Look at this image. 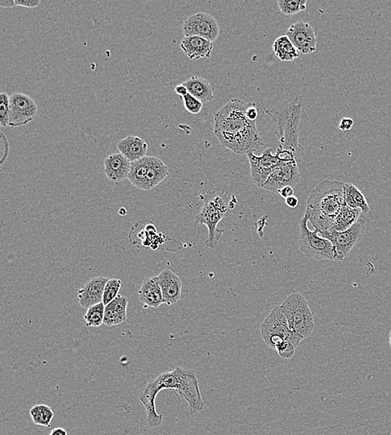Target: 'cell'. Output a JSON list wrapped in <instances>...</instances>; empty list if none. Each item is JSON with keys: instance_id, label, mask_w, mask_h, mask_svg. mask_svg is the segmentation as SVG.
Here are the masks:
<instances>
[{"instance_id": "1", "label": "cell", "mask_w": 391, "mask_h": 435, "mask_svg": "<svg viewBox=\"0 0 391 435\" xmlns=\"http://www.w3.org/2000/svg\"><path fill=\"white\" fill-rule=\"evenodd\" d=\"M251 103L231 99L215 114L214 132L220 143L239 155H247L264 146L256 121L247 117Z\"/></svg>"}, {"instance_id": "2", "label": "cell", "mask_w": 391, "mask_h": 435, "mask_svg": "<svg viewBox=\"0 0 391 435\" xmlns=\"http://www.w3.org/2000/svg\"><path fill=\"white\" fill-rule=\"evenodd\" d=\"M165 389L184 397L189 404L190 416H195L205 408L199 381L192 370L178 367L172 372H162L140 393V400L147 411L148 425L151 428H158L163 422V416L157 412L156 402L159 393Z\"/></svg>"}, {"instance_id": "3", "label": "cell", "mask_w": 391, "mask_h": 435, "mask_svg": "<svg viewBox=\"0 0 391 435\" xmlns=\"http://www.w3.org/2000/svg\"><path fill=\"white\" fill-rule=\"evenodd\" d=\"M264 113L272 118L281 146L293 153L297 164L302 163L305 149L299 143V136L303 124L309 120L302 97L291 98Z\"/></svg>"}, {"instance_id": "4", "label": "cell", "mask_w": 391, "mask_h": 435, "mask_svg": "<svg viewBox=\"0 0 391 435\" xmlns=\"http://www.w3.org/2000/svg\"><path fill=\"white\" fill-rule=\"evenodd\" d=\"M344 185L340 181L324 180L312 190L305 216L319 234L332 230L344 205Z\"/></svg>"}, {"instance_id": "5", "label": "cell", "mask_w": 391, "mask_h": 435, "mask_svg": "<svg viewBox=\"0 0 391 435\" xmlns=\"http://www.w3.org/2000/svg\"><path fill=\"white\" fill-rule=\"evenodd\" d=\"M288 322L290 329L302 340L309 338L315 330L314 315L306 298L294 293L280 306Z\"/></svg>"}, {"instance_id": "6", "label": "cell", "mask_w": 391, "mask_h": 435, "mask_svg": "<svg viewBox=\"0 0 391 435\" xmlns=\"http://www.w3.org/2000/svg\"><path fill=\"white\" fill-rule=\"evenodd\" d=\"M261 337L266 345L276 350L280 344L285 341L292 342L298 347L302 341L290 329L288 322L282 313L281 306L274 308L260 326Z\"/></svg>"}, {"instance_id": "7", "label": "cell", "mask_w": 391, "mask_h": 435, "mask_svg": "<svg viewBox=\"0 0 391 435\" xmlns=\"http://www.w3.org/2000/svg\"><path fill=\"white\" fill-rule=\"evenodd\" d=\"M308 219L303 216L299 222V250L307 258L316 260H337L334 246L330 240L319 236V231H310Z\"/></svg>"}, {"instance_id": "8", "label": "cell", "mask_w": 391, "mask_h": 435, "mask_svg": "<svg viewBox=\"0 0 391 435\" xmlns=\"http://www.w3.org/2000/svg\"><path fill=\"white\" fill-rule=\"evenodd\" d=\"M365 233V223L360 219L355 225L344 232L331 230L319 233L322 237L330 240L334 246L337 260H343L347 257L352 248L360 242Z\"/></svg>"}, {"instance_id": "9", "label": "cell", "mask_w": 391, "mask_h": 435, "mask_svg": "<svg viewBox=\"0 0 391 435\" xmlns=\"http://www.w3.org/2000/svg\"><path fill=\"white\" fill-rule=\"evenodd\" d=\"M38 114V106L27 94L15 93L10 96V127L26 126Z\"/></svg>"}, {"instance_id": "10", "label": "cell", "mask_w": 391, "mask_h": 435, "mask_svg": "<svg viewBox=\"0 0 391 435\" xmlns=\"http://www.w3.org/2000/svg\"><path fill=\"white\" fill-rule=\"evenodd\" d=\"M185 36H199L214 41L219 35V26L213 16L207 13H197L190 16L183 24Z\"/></svg>"}, {"instance_id": "11", "label": "cell", "mask_w": 391, "mask_h": 435, "mask_svg": "<svg viewBox=\"0 0 391 435\" xmlns=\"http://www.w3.org/2000/svg\"><path fill=\"white\" fill-rule=\"evenodd\" d=\"M301 177L297 161L281 164L274 170L262 189L278 193L285 187L294 188L301 181Z\"/></svg>"}, {"instance_id": "12", "label": "cell", "mask_w": 391, "mask_h": 435, "mask_svg": "<svg viewBox=\"0 0 391 435\" xmlns=\"http://www.w3.org/2000/svg\"><path fill=\"white\" fill-rule=\"evenodd\" d=\"M247 157L251 164L253 183L258 188L262 189L274 170L281 164V161L274 155L272 148L265 149L261 156L255 155V152H249Z\"/></svg>"}, {"instance_id": "13", "label": "cell", "mask_w": 391, "mask_h": 435, "mask_svg": "<svg viewBox=\"0 0 391 435\" xmlns=\"http://www.w3.org/2000/svg\"><path fill=\"white\" fill-rule=\"evenodd\" d=\"M286 35L302 55H310L316 51L317 38L314 27L309 23L301 20L293 24L287 31Z\"/></svg>"}, {"instance_id": "14", "label": "cell", "mask_w": 391, "mask_h": 435, "mask_svg": "<svg viewBox=\"0 0 391 435\" xmlns=\"http://www.w3.org/2000/svg\"><path fill=\"white\" fill-rule=\"evenodd\" d=\"M224 216L226 214L220 212L207 202H205L201 212L195 215V223L198 225H205L209 230V237L206 242L207 247L212 248L217 247L224 234V230H218L217 226Z\"/></svg>"}, {"instance_id": "15", "label": "cell", "mask_w": 391, "mask_h": 435, "mask_svg": "<svg viewBox=\"0 0 391 435\" xmlns=\"http://www.w3.org/2000/svg\"><path fill=\"white\" fill-rule=\"evenodd\" d=\"M109 278L97 276L87 281L78 293V301L82 308L90 309L103 302V291Z\"/></svg>"}, {"instance_id": "16", "label": "cell", "mask_w": 391, "mask_h": 435, "mask_svg": "<svg viewBox=\"0 0 391 435\" xmlns=\"http://www.w3.org/2000/svg\"><path fill=\"white\" fill-rule=\"evenodd\" d=\"M165 304L172 306L181 300L182 294V280L176 273L165 270L158 276Z\"/></svg>"}, {"instance_id": "17", "label": "cell", "mask_w": 391, "mask_h": 435, "mask_svg": "<svg viewBox=\"0 0 391 435\" xmlns=\"http://www.w3.org/2000/svg\"><path fill=\"white\" fill-rule=\"evenodd\" d=\"M182 51L190 60L209 59L214 43L199 36L185 37L181 44Z\"/></svg>"}, {"instance_id": "18", "label": "cell", "mask_w": 391, "mask_h": 435, "mask_svg": "<svg viewBox=\"0 0 391 435\" xmlns=\"http://www.w3.org/2000/svg\"><path fill=\"white\" fill-rule=\"evenodd\" d=\"M105 173L110 181L118 182L128 179L131 172V161L122 153H115L105 159Z\"/></svg>"}, {"instance_id": "19", "label": "cell", "mask_w": 391, "mask_h": 435, "mask_svg": "<svg viewBox=\"0 0 391 435\" xmlns=\"http://www.w3.org/2000/svg\"><path fill=\"white\" fill-rule=\"evenodd\" d=\"M139 299L145 308H159L165 303L158 276L144 281L139 291Z\"/></svg>"}, {"instance_id": "20", "label": "cell", "mask_w": 391, "mask_h": 435, "mask_svg": "<svg viewBox=\"0 0 391 435\" xmlns=\"http://www.w3.org/2000/svg\"><path fill=\"white\" fill-rule=\"evenodd\" d=\"M148 147V143L144 139L136 136H128L117 144L119 152L131 163L147 157Z\"/></svg>"}, {"instance_id": "21", "label": "cell", "mask_w": 391, "mask_h": 435, "mask_svg": "<svg viewBox=\"0 0 391 435\" xmlns=\"http://www.w3.org/2000/svg\"><path fill=\"white\" fill-rule=\"evenodd\" d=\"M128 298L119 295L115 299L106 306L103 324L114 326L122 324L127 319Z\"/></svg>"}, {"instance_id": "22", "label": "cell", "mask_w": 391, "mask_h": 435, "mask_svg": "<svg viewBox=\"0 0 391 435\" xmlns=\"http://www.w3.org/2000/svg\"><path fill=\"white\" fill-rule=\"evenodd\" d=\"M193 97L203 103L214 100V89L210 83L202 77L193 76L183 83Z\"/></svg>"}, {"instance_id": "23", "label": "cell", "mask_w": 391, "mask_h": 435, "mask_svg": "<svg viewBox=\"0 0 391 435\" xmlns=\"http://www.w3.org/2000/svg\"><path fill=\"white\" fill-rule=\"evenodd\" d=\"M169 176V169L164 161L156 157H149L147 177V190L149 191L159 185Z\"/></svg>"}, {"instance_id": "24", "label": "cell", "mask_w": 391, "mask_h": 435, "mask_svg": "<svg viewBox=\"0 0 391 435\" xmlns=\"http://www.w3.org/2000/svg\"><path fill=\"white\" fill-rule=\"evenodd\" d=\"M203 198V201L209 203L224 214L235 209L237 203L236 198L234 196H230V194L226 191L208 192Z\"/></svg>"}, {"instance_id": "25", "label": "cell", "mask_w": 391, "mask_h": 435, "mask_svg": "<svg viewBox=\"0 0 391 435\" xmlns=\"http://www.w3.org/2000/svg\"><path fill=\"white\" fill-rule=\"evenodd\" d=\"M149 164V157L133 161L128 180L136 188L147 190V177Z\"/></svg>"}, {"instance_id": "26", "label": "cell", "mask_w": 391, "mask_h": 435, "mask_svg": "<svg viewBox=\"0 0 391 435\" xmlns=\"http://www.w3.org/2000/svg\"><path fill=\"white\" fill-rule=\"evenodd\" d=\"M344 203L349 208L360 209L363 214L369 212V206L364 194L351 184L344 185Z\"/></svg>"}, {"instance_id": "27", "label": "cell", "mask_w": 391, "mask_h": 435, "mask_svg": "<svg viewBox=\"0 0 391 435\" xmlns=\"http://www.w3.org/2000/svg\"><path fill=\"white\" fill-rule=\"evenodd\" d=\"M362 213L360 209L349 208V206L344 205L341 208L340 213L337 215L334 226L332 230L337 232H344L351 228L355 223L359 221L360 215Z\"/></svg>"}, {"instance_id": "28", "label": "cell", "mask_w": 391, "mask_h": 435, "mask_svg": "<svg viewBox=\"0 0 391 435\" xmlns=\"http://www.w3.org/2000/svg\"><path fill=\"white\" fill-rule=\"evenodd\" d=\"M273 52L281 61H293L299 56L297 48L286 35L274 40Z\"/></svg>"}, {"instance_id": "29", "label": "cell", "mask_w": 391, "mask_h": 435, "mask_svg": "<svg viewBox=\"0 0 391 435\" xmlns=\"http://www.w3.org/2000/svg\"><path fill=\"white\" fill-rule=\"evenodd\" d=\"M31 416L35 425L51 427L55 413L49 406L37 404L31 409Z\"/></svg>"}, {"instance_id": "30", "label": "cell", "mask_w": 391, "mask_h": 435, "mask_svg": "<svg viewBox=\"0 0 391 435\" xmlns=\"http://www.w3.org/2000/svg\"><path fill=\"white\" fill-rule=\"evenodd\" d=\"M106 306L101 302L97 305H94L87 310L85 315V320L87 327H99L103 324V319H105Z\"/></svg>"}, {"instance_id": "31", "label": "cell", "mask_w": 391, "mask_h": 435, "mask_svg": "<svg viewBox=\"0 0 391 435\" xmlns=\"http://www.w3.org/2000/svg\"><path fill=\"white\" fill-rule=\"evenodd\" d=\"M307 0H278L277 3L283 15H294L305 11Z\"/></svg>"}, {"instance_id": "32", "label": "cell", "mask_w": 391, "mask_h": 435, "mask_svg": "<svg viewBox=\"0 0 391 435\" xmlns=\"http://www.w3.org/2000/svg\"><path fill=\"white\" fill-rule=\"evenodd\" d=\"M122 281L119 279H110L103 291V303L106 306L117 297Z\"/></svg>"}, {"instance_id": "33", "label": "cell", "mask_w": 391, "mask_h": 435, "mask_svg": "<svg viewBox=\"0 0 391 435\" xmlns=\"http://www.w3.org/2000/svg\"><path fill=\"white\" fill-rule=\"evenodd\" d=\"M10 96L6 93L0 94V126L9 127Z\"/></svg>"}, {"instance_id": "34", "label": "cell", "mask_w": 391, "mask_h": 435, "mask_svg": "<svg viewBox=\"0 0 391 435\" xmlns=\"http://www.w3.org/2000/svg\"><path fill=\"white\" fill-rule=\"evenodd\" d=\"M183 102H184L186 111L191 114H198L203 109V103L190 93L183 97Z\"/></svg>"}, {"instance_id": "35", "label": "cell", "mask_w": 391, "mask_h": 435, "mask_svg": "<svg viewBox=\"0 0 391 435\" xmlns=\"http://www.w3.org/2000/svg\"><path fill=\"white\" fill-rule=\"evenodd\" d=\"M295 349H297V347H294L292 342L285 341L281 342L280 345L276 347V351L281 358L290 359L294 355Z\"/></svg>"}, {"instance_id": "36", "label": "cell", "mask_w": 391, "mask_h": 435, "mask_svg": "<svg viewBox=\"0 0 391 435\" xmlns=\"http://www.w3.org/2000/svg\"><path fill=\"white\" fill-rule=\"evenodd\" d=\"M276 156L277 157L278 160L281 161V164L297 161V159H295V157L294 156L293 153L288 150H285V149L283 148L281 145L277 149Z\"/></svg>"}, {"instance_id": "37", "label": "cell", "mask_w": 391, "mask_h": 435, "mask_svg": "<svg viewBox=\"0 0 391 435\" xmlns=\"http://www.w3.org/2000/svg\"><path fill=\"white\" fill-rule=\"evenodd\" d=\"M15 1L16 6L30 9H34L40 5V0H15Z\"/></svg>"}, {"instance_id": "38", "label": "cell", "mask_w": 391, "mask_h": 435, "mask_svg": "<svg viewBox=\"0 0 391 435\" xmlns=\"http://www.w3.org/2000/svg\"><path fill=\"white\" fill-rule=\"evenodd\" d=\"M353 126V121L351 118H344L341 119L339 124V128L341 131L351 130Z\"/></svg>"}, {"instance_id": "39", "label": "cell", "mask_w": 391, "mask_h": 435, "mask_svg": "<svg viewBox=\"0 0 391 435\" xmlns=\"http://www.w3.org/2000/svg\"><path fill=\"white\" fill-rule=\"evenodd\" d=\"M247 114L249 120L256 121L258 118V109L256 103H251V106H249Z\"/></svg>"}, {"instance_id": "40", "label": "cell", "mask_w": 391, "mask_h": 435, "mask_svg": "<svg viewBox=\"0 0 391 435\" xmlns=\"http://www.w3.org/2000/svg\"><path fill=\"white\" fill-rule=\"evenodd\" d=\"M174 93L182 98L189 94L188 89L186 88V86L184 84L176 86V88H174Z\"/></svg>"}, {"instance_id": "41", "label": "cell", "mask_w": 391, "mask_h": 435, "mask_svg": "<svg viewBox=\"0 0 391 435\" xmlns=\"http://www.w3.org/2000/svg\"><path fill=\"white\" fill-rule=\"evenodd\" d=\"M280 193V196L282 198H284L286 200V198L294 196V188H292V187H285L284 189H282L281 190L280 193Z\"/></svg>"}, {"instance_id": "42", "label": "cell", "mask_w": 391, "mask_h": 435, "mask_svg": "<svg viewBox=\"0 0 391 435\" xmlns=\"http://www.w3.org/2000/svg\"><path fill=\"white\" fill-rule=\"evenodd\" d=\"M285 204L287 206L289 207V208H291V209L297 208L299 204L298 198L295 196L286 198Z\"/></svg>"}, {"instance_id": "43", "label": "cell", "mask_w": 391, "mask_h": 435, "mask_svg": "<svg viewBox=\"0 0 391 435\" xmlns=\"http://www.w3.org/2000/svg\"><path fill=\"white\" fill-rule=\"evenodd\" d=\"M0 6L2 8H14L16 6L15 0H0Z\"/></svg>"}, {"instance_id": "44", "label": "cell", "mask_w": 391, "mask_h": 435, "mask_svg": "<svg viewBox=\"0 0 391 435\" xmlns=\"http://www.w3.org/2000/svg\"><path fill=\"white\" fill-rule=\"evenodd\" d=\"M49 435H68V433L63 428H56L53 429Z\"/></svg>"}, {"instance_id": "45", "label": "cell", "mask_w": 391, "mask_h": 435, "mask_svg": "<svg viewBox=\"0 0 391 435\" xmlns=\"http://www.w3.org/2000/svg\"><path fill=\"white\" fill-rule=\"evenodd\" d=\"M390 347H391V331L390 333Z\"/></svg>"}]
</instances>
